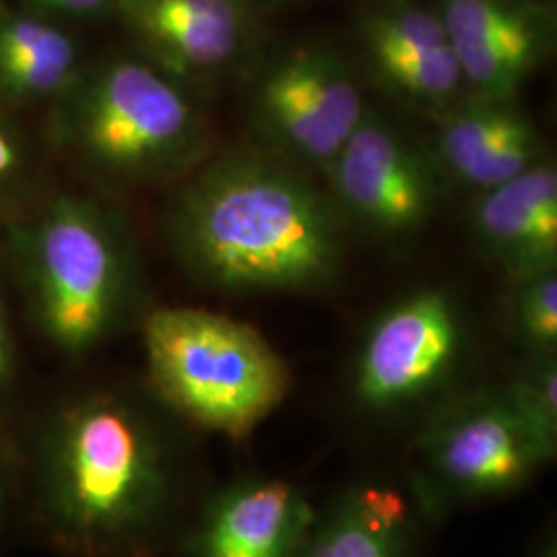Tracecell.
<instances>
[{
	"label": "cell",
	"instance_id": "cell-1",
	"mask_svg": "<svg viewBox=\"0 0 557 557\" xmlns=\"http://www.w3.org/2000/svg\"><path fill=\"white\" fill-rule=\"evenodd\" d=\"M343 223L301 165L242 149L190 172L170 205L168 238L182 264L220 292H314L343 269Z\"/></svg>",
	"mask_w": 557,
	"mask_h": 557
},
{
	"label": "cell",
	"instance_id": "cell-9",
	"mask_svg": "<svg viewBox=\"0 0 557 557\" xmlns=\"http://www.w3.org/2000/svg\"><path fill=\"white\" fill-rule=\"evenodd\" d=\"M418 455L434 487L460 499L517 492L545 465L504 388L440 411L421 432Z\"/></svg>",
	"mask_w": 557,
	"mask_h": 557
},
{
	"label": "cell",
	"instance_id": "cell-8",
	"mask_svg": "<svg viewBox=\"0 0 557 557\" xmlns=\"http://www.w3.org/2000/svg\"><path fill=\"white\" fill-rule=\"evenodd\" d=\"M465 322L448 289L425 287L382 310L361 341L354 393L370 411H393L430 397L457 370Z\"/></svg>",
	"mask_w": 557,
	"mask_h": 557
},
{
	"label": "cell",
	"instance_id": "cell-3",
	"mask_svg": "<svg viewBox=\"0 0 557 557\" xmlns=\"http://www.w3.org/2000/svg\"><path fill=\"white\" fill-rule=\"evenodd\" d=\"M149 376L184 418L230 438L252 434L285 400L292 374L246 322L199 308H161L145 320Z\"/></svg>",
	"mask_w": 557,
	"mask_h": 557
},
{
	"label": "cell",
	"instance_id": "cell-7",
	"mask_svg": "<svg viewBox=\"0 0 557 557\" xmlns=\"http://www.w3.org/2000/svg\"><path fill=\"white\" fill-rule=\"evenodd\" d=\"M442 174L434 156L368 110L322 176L343 220L382 238H405L432 220Z\"/></svg>",
	"mask_w": 557,
	"mask_h": 557
},
{
	"label": "cell",
	"instance_id": "cell-10",
	"mask_svg": "<svg viewBox=\"0 0 557 557\" xmlns=\"http://www.w3.org/2000/svg\"><path fill=\"white\" fill-rule=\"evenodd\" d=\"M438 13L469 96L517 100L554 44V17L535 0H442Z\"/></svg>",
	"mask_w": 557,
	"mask_h": 557
},
{
	"label": "cell",
	"instance_id": "cell-13",
	"mask_svg": "<svg viewBox=\"0 0 557 557\" xmlns=\"http://www.w3.org/2000/svg\"><path fill=\"white\" fill-rule=\"evenodd\" d=\"M471 227L483 252L512 283L557 271V170L543 160L517 178L481 190Z\"/></svg>",
	"mask_w": 557,
	"mask_h": 557
},
{
	"label": "cell",
	"instance_id": "cell-11",
	"mask_svg": "<svg viewBox=\"0 0 557 557\" xmlns=\"http://www.w3.org/2000/svg\"><path fill=\"white\" fill-rule=\"evenodd\" d=\"M547 160L535 122L517 100L469 96L442 112L436 161L444 174L481 190Z\"/></svg>",
	"mask_w": 557,
	"mask_h": 557
},
{
	"label": "cell",
	"instance_id": "cell-21",
	"mask_svg": "<svg viewBox=\"0 0 557 557\" xmlns=\"http://www.w3.org/2000/svg\"><path fill=\"white\" fill-rule=\"evenodd\" d=\"M9 372H11V341L7 331V320L0 308V388L9 379Z\"/></svg>",
	"mask_w": 557,
	"mask_h": 557
},
{
	"label": "cell",
	"instance_id": "cell-22",
	"mask_svg": "<svg viewBox=\"0 0 557 557\" xmlns=\"http://www.w3.org/2000/svg\"><path fill=\"white\" fill-rule=\"evenodd\" d=\"M50 2L52 7H59L62 11H69V13H96L103 9L110 0H46Z\"/></svg>",
	"mask_w": 557,
	"mask_h": 557
},
{
	"label": "cell",
	"instance_id": "cell-4",
	"mask_svg": "<svg viewBox=\"0 0 557 557\" xmlns=\"http://www.w3.org/2000/svg\"><path fill=\"white\" fill-rule=\"evenodd\" d=\"M62 100L66 145L101 176L156 182L190 174L207 160L199 106L158 64L114 60L77 81Z\"/></svg>",
	"mask_w": 557,
	"mask_h": 557
},
{
	"label": "cell",
	"instance_id": "cell-2",
	"mask_svg": "<svg viewBox=\"0 0 557 557\" xmlns=\"http://www.w3.org/2000/svg\"><path fill=\"white\" fill-rule=\"evenodd\" d=\"M170 496L158 430L133 400L100 393L60 416L46 455V504L69 545L116 556L143 545Z\"/></svg>",
	"mask_w": 557,
	"mask_h": 557
},
{
	"label": "cell",
	"instance_id": "cell-18",
	"mask_svg": "<svg viewBox=\"0 0 557 557\" xmlns=\"http://www.w3.org/2000/svg\"><path fill=\"white\" fill-rule=\"evenodd\" d=\"M518 419L527 428L543 462L557 455V359L556 351L531 354L527 363L504 386Z\"/></svg>",
	"mask_w": 557,
	"mask_h": 557
},
{
	"label": "cell",
	"instance_id": "cell-20",
	"mask_svg": "<svg viewBox=\"0 0 557 557\" xmlns=\"http://www.w3.org/2000/svg\"><path fill=\"white\" fill-rule=\"evenodd\" d=\"M25 163L23 147L15 131L0 119V188L20 178Z\"/></svg>",
	"mask_w": 557,
	"mask_h": 557
},
{
	"label": "cell",
	"instance_id": "cell-5",
	"mask_svg": "<svg viewBox=\"0 0 557 557\" xmlns=\"http://www.w3.org/2000/svg\"><path fill=\"white\" fill-rule=\"evenodd\" d=\"M27 271L41 331L66 354H85L124 310L131 264L116 221L100 205L60 197L27 238Z\"/></svg>",
	"mask_w": 557,
	"mask_h": 557
},
{
	"label": "cell",
	"instance_id": "cell-12",
	"mask_svg": "<svg viewBox=\"0 0 557 557\" xmlns=\"http://www.w3.org/2000/svg\"><path fill=\"white\" fill-rule=\"evenodd\" d=\"M163 71L207 77L238 64L250 36L244 0H122Z\"/></svg>",
	"mask_w": 557,
	"mask_h": 557
},
{
	"label": "cell",
	"instance_id": "cell-16",
	"mask_svg": "<svg viewBox=\"0 0 557 557\" xmlns=\"http://www.w3.org/2000/svg\"><path fill=\"white\" fill-rule=\"evenodd\" d=\"M77 83V52L52 25L20 17L0 25V96L20 101L64 98Z\"/></svg>",
	"mask_w": 557,
	"mask_h": 557
},
{
	"label": "cell",
	"instance_id": "cell-14",
	"mask_svg": "<svg viewBox=\"0 0 557 557\" xmlns=\"http://www.w3.org/2000/svg\"><path fill=\"white\" fill-rule=\"evenodd\" d=\"M317 522L298 487L242 481L215 499L193 541L195 557H298Z\"/></svg>",
	"mask_w": 557,
	"mask_h": 557
},
{
	"label": "cell",
	"instance_id": "cell-17",
	"mask_svg": "<svg viewBox=\"0 0 557 557\" xmlns=\"http://www.w3.org/2000/svg\"><path fill=\"white\" fill-rule=\"evenodd\" d=\"M391 91L413 106L446 112L467 91L453 44L368 57Z\"/></svg>",
	"mask_w": 557,
	"mask_h": 557
},
{
	"label": "cell",
	"instance_id": "cell-19",
	"mask_svg": "<svg viewBox=\"0 0 557 557\" xmlns=\"http://www.w3.org/2000/svg\"><path fill=\"white\" fill-rule=\"evenodd\" d=\"M512 299V326L531 354L556 351L557 271L517 281Z\"/></svg>",
	"mask_w": 557,
	"mask_h": 557
},
{
	"label": "cell",
	"instance_id": "cell-6",
	"mask_svg": "<svg viewBox=\"0 0 557 557\" xmlns=\"http://www.w3.org/2000/svg\"><path fill=\"white\" fill-rule=\"evenodd\" d=\"M250 112L262 149L324 174L368 108L347 62L314 44L262 71Z\"/></svg>",
	"mask_w": 557,
	"mask_h": 557
},
{
	"label": "cell",
	"instance_id": "cell-15",
	"mask_svg": "<svg viewBox=\"0 0 557 557\" xmlns=\"http://www.w3.org/2000/svg\"><path fill=\"white\" fill-rule=\"evenodd\" d=\"M409 537L405 498L388 487L363 485L312 527L298 557H407Z\"/></svg>",
	"mask_w": 557,
	"mask_h": 557
},
{
	"label": "cell",
	"instance_id": "cell-23",
	"mask_svg": "<svg viewBox=\"0 0 557 557\" xmlns=\"http://www.w3.org/2000/svg\"><path fill=\"white\" fill-rule=\"evenodd\" d=\"M2 499H4V487H2V471H0V512H2Z\"/></svg>",
	"mask_w": 557,
	"mask_h": 557
}]
</instances>
